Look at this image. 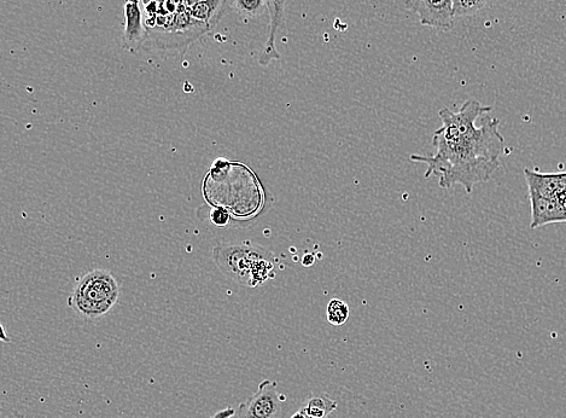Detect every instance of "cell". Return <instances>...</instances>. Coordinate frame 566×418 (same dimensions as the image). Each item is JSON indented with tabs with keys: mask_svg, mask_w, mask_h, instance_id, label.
<instances>
[{
	"mask_svg": "<svg viewBox=\"0 0 566 418\" xmlns=\"http://www.w3.org/2000/svg\"><path fill=\"white\" fill-rule=\"evenodd\" d=\"M405 7L418 16L422 26L443 32L454 28L453 0H405Z\"/></svg>",
	"mask_w": 566,
	"mask_h": 418,
	"instance_id": "6",
	"label": "cell"
},
{
	"mask_svg": "<svg viewBox=\"0 0 566 418\" xmlns=\"http://www.w3.org/2000/svg\"><path fill=\"white\" fill-rule=\"evenodd\" d=\"M120 287L108 270L97 269L84 275L75 284L68 306L85 319L101 318L118 303Z\"/></svg>",
	"mask_w": 566,
	"mask_h": 418,
	"instance_id": "4",
	"label": "cell"
},
{
	"mask_svg": "<svg viewBox=\"0 0 566 418\" xmlns=\"http://www.w3.org/2000/svg\"><path fill=\"white\" fill-rule=\"evenodd\" d=\"M229 0H202L191 5V14L194 19L206 23L212 29L223 19Z\"/></svg>",
	"mask_w": 566,
	"mask_h": 418,
	"instance_id": "11",
	"label": "cell"
},
{
	"mask_svg": "<svg viewBox=\"0 0 566 418\" xmlns=\"http://www.w3.org/2000/svg\"><path fill=\"white\" fill-rule=\"evenodd\" d=\"M488 0H453L454 17L471 16L486 7Z\"/></svg>",
	"mask_w": 566,
	"mask_h": 418,
	"instance_id": "15",
	"label": "cell"
},
{
	"mask_svg": "<svg viewBox=\"0 0 566 418\" xmlns=\"http://www.w3.org/2000/svg\"><path fill=\"white\" fill-rule=\"evenodd\" d=\"M230 418H237V417H236V415H235V416H232V417H230Z\"/></svg>",
	"mask_w": 566,
	"mask_h": 418,
	"instance_id": "23",
	"label": "cell"
},
{
	"mask_svg": "<svg viewBox=\"0 0 566 418\" xmlns=\"http://www.w3.org/2000/svg\"><path fill=\"white\" fill-rule=\"evenodd\" d=\"M184 2L188 5H190V7H191V5H194L196 3H200V2H202V0H184Z\"/></svg>",
	"mask_w": 566,
	"mask_h": 418,
	"instance_id": "19",
	"label": "cell"
},
{
	"mask_svg": "<svg viewBox=\"0 0 566 418\" xmlns=\"http://www.w3.org/2000/svg\"><path fill=\"white\" fill-rule=\"evenodd\" d=\"M335 410H337V403L326 394L309 399L301 409L308 418H328Z\"/></svg>",
	"mask_w": 566,
	"mask_h": 418,
	"instance_id": "12",
	"label": "cell"
},
{
	"mask_svg": "<svg viewBox=\"0 0 566 418\" xmlns=\"http://www.w3.org/2000/svg\"><path fill=\"white\" fill-rule=\"evenodd\" d=\"M148 29L143 23L142 10L139 3H125L124 33H122V45L131 54H136L142 46L147 43Z\"/></svg>",
	"mask_w": 566,
	"mask_h": 418,
	"instance_id": "8",
	"label": "cell"
},
{
	"mask_svg": "<svg viewBox=\"0 0 566 418\" xmlns=\"http://www.w3.org/2000/svg\"><path fill=\"white\" fill-rule=\"evenodd\" d=\"M349 313L350 310L347 303L340 299H332L328 305V310H326V317H328V322L331 325L341 327L348 321Z\"/></svg>",
	"mask_w": 566,
	"mask_h": 418,
	"instance_id": "13",
	"label": "cell"
},
{
	"mask_svg": "<svg viewBox=\"0 0 566 418\" xmlns=\"http://www.w3.org/2000/svg\"><path fill=\"white\" fill-rule=\"evenodd\" d=\"M560 201L563 202V205H564V207H565V209H566V191H565V193L563 194V196L560 197Z\"/></svg>",
	"mask_w": 566,
	"mask_h": 418,
	"instance_id": "20",
	"label": "cell"
},
{
	"mask_svg": "<svg viewBox=\"0 0 566 418\" xmlns=\"http://www.w3.org/2000/svg\"><path fill=\"white\" fill-rule=\"evenodd\" d=\"M235 415H236V410H233L231 408H226L224 410L217 412V414H215L213 417L210 418H230Z\"/></svg>",
	"mask_w": 566,
	"mask_h": 418,
	"instance_id": "17",
	"label": "cell"
},
{
	"mask_svg": "<svg viewBox=\"0 0 566 418\" xmlns=\"http://www.w3.org/2000/svg\"><path fill=\"white\" fill-rule=\"evenodd\" d=\"M532 205V224L530 228L540 229L554 223H566V209L560 199H550L529 194Z\"/></svg>",
	"mask_w": 566,
	"mask_h": 418,
	"instance_id": "9",
	"label": "cell"
},
{
	"mask_svg": "<svg viewBox=\"0 0 566 418\" xmlns=\"http://www.w3.org/2000/svg\"><path fill=\"white\" fill-rule=\"evenodd\" d=\"M529 194L560 199L566 191V172L540 173L525 168Z\"/></svg>",
	"mask_w": 566,
	"mask_h": 418,
	"instance_id": "10",
	"label": "cell"
},
{
	"mask_svg": "<svg viewBox=\"0 0 566 418\" xmlns=\"http://www.w3.org/2000/svg\"><path fill=\"white\" fill-rule=\"evenodd\" d=\"M15 418H25V416L21 415L20 412H16Z\"/></svg>",
	"mask_w": 566,
	"mask_h": 418,
	"instance_id": "21",
	"label": "cell"
},
{
	"mask_svg": "<svg viewBox=\"0 0 566 418\" xmlns=\"http://www.w3.org/2000/svg\"><path fill=\"white\" fill-rule=\"evenodd\" d=\"M210 222L217 226H226L230 222V214L221 208H213L210 212Z\"/></svg>",
	"mask_w": 566,
	"mask_h": 418,
	"instance_id": "16",
	"label": "cell"
},
{
	"mask_svg": "<svg viewBox=\"0 0 566 418\" xmlns=\"http://www.w3.org/2000/svg\"><path fill=\"white\" fill-rule=\"evenodd\" d=\"M288 0H267L268 14H270V28H268L267 40L261 50L259 63L267 67L273 61L282 58L277 49V38L285 27V9Z\"/></svg>",
	"mask_w": 566,
	"mask_h": 418,
	"instance_id": "7",
	"label": "cell"
},
{
	"mask_svg": "<svg viewBox=\"0 0 566 418\" xmlns=\"http://www.w3.org/2000/svg\"><path fill=\"white\" fill-rule=\"evenodd\" d=\"M492 112L475 100L466 101L459 112L442 108V126L435 132L436 154L412 155L411 160L428 166L425 178L439 176L442 189L462 185L471 194L476 184L490 181L500 166L505 139L499 132V120L489 119L482 126L476 121Z\"/></svg>",
	"mask_w": 566,
	"mask_h": 418,
	"instance_id": "1",
	"label": "cell"
},
{
	"mask_svg": "<svg viewBox=\"0 0 566 418\" xmlns=\"http://www.w3.org/2000/svg\"><path fill=\"white\" fill-rule=\"evenodd\" d=\"M239 14L249 19H254L264 14L267 9V0H233Z\"/></svg>",
	"mask_w": 566,
	"mask_h": 418,
	"instance_id": "14",
	"label": "cell"
},
{
	"mask_svg": "<svg viewBox=\"0 0 566 418\" xmlns=\"http://www.w3.org/2000/svg\"><path fill=\"white\" fill-rule=\"evenodd\" d=\"M127 2H132V3H139L140 0H127Z\"/></svg>",
	"mask_w": 566,
	"mask_h": 418,
	"instance_id": "22",
	"label": "cell"
},
{
	"mask_svg": "<svg viewBox=\"0 0 566 418\" xmlns=\"http://www.w3.org/2000/svg\"><path fill=\"white\" fill-rule=\"evenodd\" d=\"M213 260L221 274L249 288L273 278L276 267L273 253L252 242L218 245L213 249Z\"/></svg>",
	"mask_w": 566,
	"mask_h": 418,
	"instance_id": "3",
	"label": "cell"
},
{
	"mask_svg": "<svg viewBox=\"0 0 566 418\" xmlns=\"http://www.w3.org/2000/svg\"><path fill=\"white\" fill-rule=\"evenodd\" d=\"M291 418H308L305 414V412L303 411H297L296 414H294L293 416H291Z\"/></svg>",
	"mask_w": 566,
	"mask_h": 418,
	"instance_id": "18",
	"label": "cell"
},
{
	"mask_svg": "<svg viewBox=\"0 0 566 418\" xmlns=\"http://www.w3.org/2000/svg\"><path fill=\"white\" fill-rule=\"evenodd\" d=\"M277 382L265 380L258 391L236 410L237 418H280L287 398L277 390Z\"/></svg>",
	"mask_w": 566,
	"mask_h": 418,
	"instance_id": "5",
	"label": "cell"
},
{
	"mask_svg": "<svg viewBox=\"0 0 566 418\" xmlns=\"http://www.w3.org/2000/svg\"><path fill=\"white\" fill-rule=\"evenodd\" d=\"M204 199L235 218L255 216L264 205V194L255 174L239 162L219 159L203 182Z\"/></svg>",
	"mask_w": 566,
	"mask_h": 418,
	"instance_id": "2",
	"label": "cell"
}]
</instances>
